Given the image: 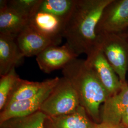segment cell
<instances>
[{"label": "cell", "instance_id": "obj_1", "mask_svg": "<svg viewBox=\"0 0 128 128\" xmlns=\"http://www.w3.org/2000/svg\"><path fill=\"white\" fill-rule=\"evenodd\" d=\"M112 0H76L64 23L63 37L77 56L86 55L99 47L96 28L106 6Z\"/></svg>", "mask_w": 128, "mask_h": 128}, {"label": "cell", "instance_id": "obj_2", "mask_svg": "<svg viewBox=\"0 0 128 128\" xmlns=\"http://www.w3.org/2000/svg\"><path fill=\"white\" fill-rule=\"evenodd\" d=\"M62 72L76 92L80 105L94 122L100 123L101 106L109 95L86 66L85 60L76 58L62 69Z\"/></svg>", "mask_w": 128, "mask_h": 128}, {"label": "cell", "instance_id": "obj_3", "mask_svg": "<svg viewBox=\"0 0 128 128\" xmlns=\"http://www.w3.org/2000/svg\"><path fill=\"white\" fill-rule=\"evenodd\" d=\"M80 103L77 92L66 78H60L57 84L42 104L40 110L47 117H54L72 113Z\"/></svg>", "mask_w": 128, "mask_h": 128}, {"label": "cell", "instance_id": "obj_4", "mask_svg": "<svg viewBox=\"0 0 128 128\" xmlns=\"http://www.w3.org/2000/svg\"><path fill=\"white\" fill-rule=\"evenodd\" d=\"M98 46L120 81L128 84V44L120 33H101L97 35Z\"/></svg>", "mask_w": 128, "mask_h": 128}, {"label": "cell", "instance_id": "obj_5", "mask_svg": "<svg viewBox=\"0 0 128 128\" xmlns=\"http://www.w3.org/2000/svg\"><path fill=\"white\" fill-rule=\"evenodd\" d=\"M85 63L95 74L109 96L119 92L128 84H124L120 81L99 47L87 55Z\"/></svg>", "mask_w": 128, "mask_h": 128}, {"label": "cell", "instance_id": "obj_6", "mask_svg": "<svg viewBox=\"0 0 128 128\" xmlns=\"http://www.w3.org/2000/svg\"><path fill=\"white\" fill-rule=\"evenodd\" d=\"M58 77L48 79L46 86L36 96L6 105L0 114V123L10 119L32 114L40 110L41 105L60 80Z\"/></svg>", "mask_w": 128, "mask_h": 128}, {"label": "cell", "instance_id": "obj_7", "mask_svg": "<svg viewBox=\"0 0 128 128\" xmlns=\"http://www.w3.org/2000/svg\"><path fill=\"white\" fill-rule=\"evenodd\" d=\"M128 28V0H112L104 10L96 34L119 33Z\"/></svg>", "mask_w": 128, "mask_h": 128}, {"label": "cell", "instance_id": "obj_8", "mask_svg": "<svg viewBox=\"0 0 128 128\" xmlns=\"http://www.w3.org/2000/svg\"><path fill=\"white\" fill-rule=\"evenodd\" d=\"M78 56L65 44L62 46H51L36 56L40 69L45 73L58 69L62 70Z\"/></svg>", "mask_w": 128, "mask_h": 128}, {"label": "cell", "instance_id": "obj_9", "mask_svg": "<svg viewBox=\"0 0 128 128\" xmlns=\"http://www.w3.org/2000/svg\"><path fill=\"white\" fill-rule=\"evenodd\" d=\"M64 23L53 14L38 10L30 18L28 25L58 45L63 38Z\"/></svg>", "mask_w": 128, "mask_h": 128}, {"label": "cell", "instance_id": "obj_10", "mask_svg": "<svg viewBox=\"0 0 128 128\" xmlns=\"http://www.w3.org/2000/svg\"><path fill=\"white\" fill-rule=\"evenodd\" d=\"M24 57L36 56L51 46H58L55 41L44 36L28 25L16 38Z\"/></svg>", "mask_w": 128, "mask_h": 128}, {"label": "cell", "instance_id": "obj_11", "mask_svg": "<svg viewBox=\"0 0 128 128\" xmlns=\"http://www.w3.org/2000/svg\"><path fill=\"white\" fill-rule=\"evenodd\" d=\"M128 107V85L119 92L110 96L102 105L101 122L120 126L124 112Z\"/></svg>", "mask_w": 128, "mask_h": 128}, {"label": "cell", "instance_id": "obj_12", "mask_svg": "<svg viewBox=\"0 0 128 128\" xmlns=\"http://www.w3.org/2000/svg\"><path fill=\"white\" fill-rule=\"evenodd\" d=\"M24 56L18 48L16 38L0 34V75L8 73L22 63Z\"/></svg>", "mask_w": 128, "mask_h": 128}, {"label": "cell", "instance_id": "obj_13", "mask_svg": "<svg viewBox=\"0 0 128 128\" xmlns=\"http://www.w3.org/2000/svg\"><path fill=\"white\" fill-rule=\"evenodd\" d=\"M29 21L27 16L9 8L7 0H0V34L16 38L28 25Z\"/></svg>", "mask_w": 128, "mask_h": 128}, {"label": "cell", "instance_id": "obj_14", "mask_svg": "<svg viewBox=\"0 0 128 128\" xmlns=\"http://www.w3.org/2000/svg\"><path fill=\"white\" fill-rule=\"evenodd\" d=\"M85 109L80 105L72 113L54 117H47L45 128H96L97 123L92 122Z\"/></svg>", "mask_w": 128, "mask_h": 128}, {"label": "cell", "instance_id": "obj_15", "mask_svg": "<svg viewBox=\"0 0 128 128\" xmlns=\"http://www.w3.org/2000/svg\"><path fill=\"white\" fill-rule=\"evenodd\" d=\"M48 81V79L40 82H33L20 78L6 105L15 102L27 100L36 96L46 86Z\"/></svg>", "mask_w": 128, "mask_h": 128}, {"label": "cell", "instance_id": "obj_16", "mask_svg": "<svg viewBox=\"0 0 128 128\" xmlns=\"http://www.w3.org/2000/svg\"><path fill=\"white\" fill-rule=\"evenodd\" d=\"M47 116L40 110L32 114L14 118L0 123V128H45Z\"/></svg>", "mask_w": 128, "mask_h": 128}, {"label": "cell", "instance_id": "obj_17", "mask_svg": "<svg viewBox=\"0 0 128 128\" xmlns=\"http://www.w3.org/2000/svg\"><path fill=\"white\" fill-rule=\"evenodd\" d=\"M76 0H42L39 11L53 14L64 22L72 14Z\"/></svg>", "mask_w": 128, "mask_h": 128}, {"label": "cell", "instance_id": "obj_18", "mask_svg": "<svg viewBox=\"0 0 128 128\" xmlns=\"http://www.w3.org/2000/svg\"><path fill=\"white\" fill-rule=\"evenodd\" d=\"M20 79L13 68L8 73L0 76V110L7 104L10 98Z\"/></svg>", "mask_w": 128, "mask_h": 128}, {"label": "cell", "instance_id": "obj_19", "mask_svg": "<svg viewBox=\"0 0 128 128\" xmlns=\"http://www.w3.org/2000/svg\"><path fill=\"white\" fill-rule=\"evenodd\" d=\"M42 0H7V6L30 18L38 11Z\"/></svg>", "mask_w": 128, "mask_h": 128}, {"label": "cell", "instance_id": "obj_20", "mask_svg": "<svg viewBox=\"0 0 128 128\" xmlns=\"http://www.w3.org/2000/svg\"><path fill=\"white\" fill-rule=\"evenodd\" d=\"M120 126L122 128H128V107L122 116Z\"/></svg>", "mask_w": 128, "mask_h": 128}, {"label": "cell", "instance_id": "obj_21", "mask_svg": "<svg viewBox=\"0 0 128 128\" xmlns=\"http://www.w3.org/2000/svg\"><path fill=\"white\" fill-rule=\"evenodd\" d=\"M96 128H122L120 126H115L110 124L100 122L97 124Z\"/></svg>", "mask_w": 128, "mask_h": 128}, {"label": "cell", "instance_id": "obj_22", "mask_svg": "<svg viewBox=\"0 0 128 128\" xmlns=\"http://www.w3.org/2000/svg\"><path fill=\"white\" fill-rule=\"evenodd\" d=\"M120 33L122 36V37H124V39L126 40V41H127V42L128 44V28L126 29L125 30H124L123 32H122L120 33ZM127 83H128V80L127 81Z\"/></svg>", "mask_w": 128, "mask_h": 128}]
</instances>
